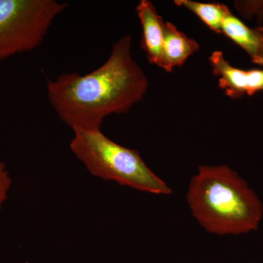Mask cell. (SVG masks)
Segmentation results:
<instances>
[{
  "label": "cell",
  "instance_id": "obj_1",
  "mask_svg": "<svg viewBox=\"0 0 263 263\" xmlns=\"http://www.w3.org/2000/svg\"><path fill=\"white\" fill-rule=\"evenodd\" d=\"M132 37L118 40L103 65L81 75L65 72L47 80L48 100L72 130H100L105 118L127 113L144 98L146 74L132 57Z\"/></svg>",
  "mask_w": 263,
  "mask_h": 263
},
{
  "label": "cell",
  "instance_id": "obj_2",
  "mask_svg": "<svg viewBox=\"0 0 263 263\" xmlns=\"http://www.w3.org/2000/svg\"><path fill=\"white\" fill-rule=\"evenodd\" d=\"M186 200L202 228L218 235L258 229L263 205L257 194L226 164L200 165L189 185Z\"/></svg>",
  "mask_w": 263,
  "mask_h": 263
},
{
  "label": "cell",
  "instance_id": "obj_3",
  "mask_svg": "<svg viewBox=\"0 0 263 263\" xmlns=\"http://www.w3.org/2000/svg\"><path fill=\"white\" fill-rule=\"evenodd\" d=\"M72 132L71 152L92 176L144 193H172L168 184L146 165L138 151L118 144L101 129Z\"/></svg>",
  "mask_w": 263,
  "mask_h": 263
},
{
  "label": "cell",
  "instance_id": "obj_4",
  "mask_svg": "<svg viewBox=\"0 0 263 263\" xmlns=\"http://www.w3.org/2000/svg\"><path fill=\"white\" fill-rule=\"evenodd\" d=\"M67 7L56 0H0V62L39 47Z\"/></svg>",
  "mask_w": 263,
  "mask_h": 263
},
{
  "label": "cell",
  "instance_id": "obj_5",
  "mask_svg": "<svg viewBox=\"0 0 263 263\" xmlns=\"http://www.w3.org/2000/svg\"><path fill=\"white\" fill-rule=\"evenodd\" d=\"M214 76L219 78V86L227 96L240 99L263 91V67L242 70L231 65L221 51L212 52L209 58Z\"/></svg>",
  "mask_w": 263,
  "mask_h": 263
},
{
  "label": "cell",
  "instance_id": "obj_6",
  "mask_svg": "<svg viewBox=\"0 0 263 263\" xmlns=\"http://www.w3.org/2000/svg\"><path fill=\"white\" fill-rule=\"evenodd\" d=\"M136 10L142 29V50L150 64L162 68L165 22L148 0H141Z\"/></svg>",
  "mask_w": 263,
  "mask_h": 263
},
{
  "label": "cell",
  "instance_id": "obj_7",
  "mask_svg": "<svg viewBox=\"0 0 263 263\" xmlns=\"http://www.w3.org/2000/svg\"><path fill=\"white\" fill-rule=\"evenodd\" d=\"M221 34L242 48L252 63L263 67V27H249L229 10L223 21Z\"/></svg>",
  "mask_w": 263,
  "mask_h": 263
},
{
  "label": "cell",
  "instance_id": "obj_8",
  "mask_svg": "<svg viewBox=\"0 0 263 263\" xmlns=\"http://www.w3.org/2000/svg\"><path fill=\"white\" fill-rule=\"evenodd\" d=\"M200 50V45L171 22L164 26L163 58L162 69L172 72L176 67H181L194 53Z\"/></svg>",
  "mask_w": 263,
  "mask_h": 263
},
{
  "label": "cell",
  "instance_id": "obj_9",
  "mask_svg": "<svg viewBox=\"0 0 263 263\" xmlns=\"http://www.w3.org/2000/svg\"><path fill=\"white\" fill-rule=\"evenodd\" d=\"M174 3L196 15L213 32L221 34L223 21L230 10L226 5L198 3L190 0H176Z\"/></svg>",
  "mask_w": 263,
  "mask_h": 263
},
{
  "label": "cell",
  "instance_id": "obj_10",
  "mask_svg": "<svg viewBox=\"0 0 263 263\" xmlns=\"http://www.w3.org/2000/svg\"><path fill=\"white\" fill-rule=\"evenodd\" d=\"M237 11L246 18L256 17L258 22L263 21V1H236Z\"/></svg>",
  "mask_w": 263,
  "mask_h": 263
},
{
  "label": "cell",
  "instance_id": "obj_11",
  "mask_svg": "<svg viewBox=\"0 0 263 263\" xmlns=\"http://www.w3.org/2000/svg\"><path fill=\"white\" fill-rule=\"evenodd\" d=\"M11 184L12 179L6 164L0 162V210L8 198Z\"/></svg>",
  "mask_w": 263,
  "mask_h": 263
}]
</instances>
